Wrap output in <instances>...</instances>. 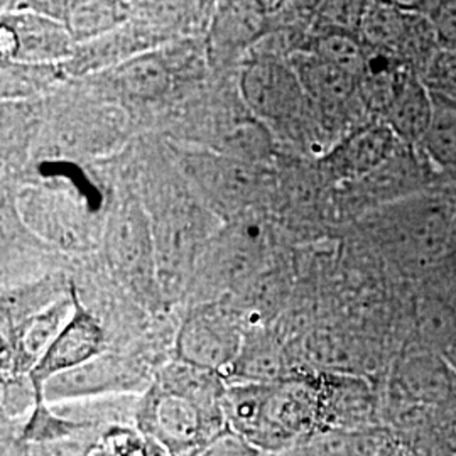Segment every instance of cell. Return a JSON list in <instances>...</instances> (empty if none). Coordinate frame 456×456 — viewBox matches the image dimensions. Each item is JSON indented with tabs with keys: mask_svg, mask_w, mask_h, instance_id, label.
Returning a JSON list of instances; mask_svg holds the SVG:
<instances>
[{
	"mask_svg": "<svg viewBox=\"0 0 456 456\" xmlns=\"http://www.w3.org/2000/svg\"><path fill=\"white\" fill-rule=\"evenodd\" d=\"M379 456H394V455H386V453H384V455H379Z\"/></svg>",
	"mask_w": 456,
	"mask_h": 456,
	"instance_id": "cell-30",
	"label": "cell"
},
{
	"mask_svg": "<svg viewBox=\"0 0 456 456\" xmlns=\"http://www.w3.org/2000/svg\"><path fill=\"white\" fill-rule=\"evenodd\" d=\"M423 80L433 92L456 100V49H441L428 66Z\"/></svg>",
	"mask_w": 456,
	"mask_h": 456,
	"instance_id": "cell-27",
	"label": "cell"
},
{
	"mask_svg": "<svg viewBox=\"0 0 456 456\" xmlns=\"http://www.w3.org/2000/svg\"><path fill=\"white\" fill-rule=\"evenodd\" d=\"M22 215L37 233L46 235V239L60 245H78L82 237V228L75 225L69 215L68 205H61V198L54 191L31 190L19 200Z\"/></svg>",
	"mask_w": 456,
	"mask_h": 456,
	"instance_id": "cell-16",
	"label": "cell"
},
{
	"mask_svg": "<svg viewBox=\"0 0 456 456\" xmlns=\"http://www.w3.org/2000/svg\"><path fill=\"white\" fill-rule=\"evenodd\" d=\"M4 26L14 36L16 60L19 63H53L61 61L73 53V36L65 24L39 12H19L4 19Z\"/></svg>",
	"mask_w": 456,
	"mask_h": 456,
	"instance_id": "cell-10",
	"label": "cell"
},
{
	"mask_svg": "<svg viewBox=\"0 0 456 456\" xmlns=\"http://www.w3.org/2000/svg\"><path fill=\"white\" fill-rule=\"evenodd\" d=\"M195 175L208 193L227 207L250 203L261 186L254 164L242 163L227 154L196 159Z\"/></svg>",
	"mask_w": 456,
	"mask_h": 456,
	"instance_id": "cell-13",
	"label": "cell"
},
{
	"mask_svg": "<svg viewBox=\"0 0 456 456\" xmlns=\"http://www.w3.org/2000/svg\"><path fill=\"white\" fill-rule=\"evenodd\" d=\"M456 228V210L438 195L412 196L394 218V240L414 264L431 262L448 248Z\"/></svg>",
	"mask_w": 456,
	"mask_h": 456,
	"instance_id": "cell-5",
	"label": "cell"
},
{
	"mask_svg": "<svg viewBox=\"0 0 456 456\" xmlns=\"http://www.w3.org/2000/svg\"><path fill=\"white\" fill-rule=\"evenodd\" d=\"M151 386V377L137 360L115 354H100L80 367L48 380L39 404L58 406L105 395L144 394Z\"/></svg>",
	"mask_w": 456,
	"mask_h": 456,
	"instance_id": "cell-3",
	"label": "cell"
},
{
	"mask_svg": "<svg viewBox=\"0 0 456 456\" xmlns=\"http://www.w3.org/2000/svg\"><path fill=\"white\" fill-rule=\"evenodd\" d=\"M397 135L386 122L370 124L348 134L325 159L326 175L335 181H357L382 169L399 146Z\"/></svg>",
	"mask_w": 456,
	"mask_h": 456,
	"instance_id": "cell-7",
	"label": "cell"
},
{
	"mask_svg": "<svg viewBox=\"0 0 456 456\" xmlns=\"http://www.w3.org/2000/svg\"><path fill=\"white\" fill-rule=\"evenodd\" d=\"M435 102L419 73L409 71L386 118L397 139L408 146H421L431 127Z\"/></svg>",
	"mask_w": 456,
	"mask_h": 456,
	"instance_id": "cell-12",
	"label": "cell"
},
{
	"mask_svg": "<svg viewBox=\"0 0 456 456\" xmlns=\"http://www.w3.org/2000/svg\"><path fill=\"white\" fill-rule=\"evenodd\" d=\"M71 294H73L75 308L68 323L54 338V342L51 343L46 354L28 374L36 389L37 404L41 403V394L46 382L53 377L73 370L83 363H86L88 360L95 359L97 355L103 354L102 326L90 311L83 308L80 296L73 286H71Z\"/></svg>",
	"mask_w": 456,
	"mask_h": 456,
	"instance_id": "cell-6",
	"label": "cell"
},
{
	"mask_svg": "<svg viewBox=\"0 0 456 456\" xmlns=\"http://www.w3.org/2000/svg\"><path fill=\"white\" fill-rule=\"evenodd\" d=\"M284 360L274 338L262 333L244 335L240 354L224 380L233 384H274L282 380Z\"/></svg>",
	"mask_w": 456,
	"mask_h": 456,
	"instance_id": "cell-17",
	"label": "cell"
},
{
	"mask_svg": "<svg viewBox=\"0 0 456 456\" xmlns=\"http://www.w3.org/2000/svg\"><path fill=\"white\" fill-rule=\"evenodd\" d=\"M115 78L132 98L154 100L161 97L171 83V75L163 60L156 54H141L117 68Z\"/></svg>",
	"mask_w": 456,
	"mask_h": 456,
	"instance_id": "cell-21",
	"label": "cell"
},
{
	"mask_svg": "<svg viewBox=\"0 0 456 456\" xmlns=\"http://www.w3.org/2000/svg\"><path fill=\"white\" fill-rule=\"evenodd\" d=\"M124 19L114 2H77L63 9V22L73 39L107 33Z\"/></svg>",
	"mask_w": 456,
	"mask_h": 456,
	"instance_id": "cell-23",
	"label": "cell"
},
{
	"mask_svg": "<svg viewBox=\"0 0 456 456\" xmlns=\"http://www.w3.org/2000/svg\"><path fill=\"white\" fill-rule=\"evenodd\" d=\"M222 375L175 362L166 365L135 408V424L169 456H196L227 426Z\"/></svg>",
	"mask_w": 456,
	"mask_h": 456,
	"instance_id": "cell-1",
	"label": "cell"
},
{
	"mask_svg": "<svg viewBox=\"0 0 456 456\" xmlns=\"http://www.w3.org/2000/svg\"><path fill=\"white\" fill-rule=\"evenodd\" d=\"M86 428V423L68 419L65 416L54 414L48 404H36L24 428L22 438L33 443L63 440L71 436L77 429Z\"/></svg>",
	"mask_w": 456,
	"mask_h": 456,
	"instance_id": "cell-25",
	"label": "cell"
},
{
	"mask_svg": "<svg viewBox=\"0 0 456 456\" xmlns=\"http://www.w3.org/2000/svg\"><path fill=\"white\" fill-rule=\"evenodd\" d=\"M431 94L435 102L433 122L419 147L431 163L456 173V100L433 90Z\"/></svg>",
	"mask_w": 456,
	"mask_h": 456,
	"instance_id": "cell-20",
	"label": "cell"
},
{
	"mask_svg": "<svg viewBox=\"0 0 456 456\" xmlns=\"http://www.w3.org/2000/svg\"><path fill=\"white\" fill-rule=\"evenodd\" d=\"M313 53L328 63L340 68L357 82L367 73L370 65V56L365 51V45L359 37L346 31L322 34L314 43Z\"/></svg>",
	"mask_w": 456,
	"mask_h": 456,
	"instance_id": "cell-22",
	"label": "cell"
},
{
	"mask_svg": "<svg viewBox=\"0 0 456 456\" xmlns=\"http://www.w3.org/2000/svg\"><path fill=\"white\" fill-rule=\"evenodd\" d=\"M240 86L247 105L264 118L293 115L305 94L291 66L265 58L245 68Z\"/></svg>",
	"mask_w": 456,
	"mask_h": 456,
	"instance_id": "cell-8",
	"label": "cell"
},
{
	"mask_svg": "<svg viewBox=\"0 0 456 456\" xmlns=\"http://www.w3.org/2000/svg\"><path fill=\"white\" fill-rule=\"evenodd\" d=\"M311 403L303 386L230 384L224 399L228 426L252 446L279 450L293 441L308 419Z\"/></svg>",
	"mask_w": 456,
	"mask_h": 456,
	"instance_id": "cell-2",
	"label": "cell"
},
{
	"mask_svg": "<svg viewBox=\"0 0 456 456\" xmlns=\"http://www.w3.org/2000/svg\"><path fill=\"white\" fill-rule=\"evenodd\" d=\"M265 29L264 9L254 2L220 4L213 16V46L216 49H242L256 43Z\"/></svg>",
	"mask_w": 456,
	"mask_h": 456,
	"instance_id": "cell-18",
	"label": "cell"
},
{
	"mask_svg": "<svg viewBox=\"0 0 456 456\" xmlns=\"http://www.w3.org/2000/svg\"><path fill=\"white\" fill-rule=\"evenodd\" d=\"M105 444L114 456H169L156 441L131 428H115L105 436Z\"/></svg>",
	"mask_w": 456,
	"mask_h": 456,
	"instance_id": "cell-26",
	"label": "cell"
},
{
	"mask_svg": "<svg viewBox=\"0 0 456 456\" xmlns=\"http://www.w3.org/2000/svg\"><path fill=\"white\" fill-rule=\"evenodd\" d=\"M416 11L431 22L441 49H456V2H429Z\"/></svg>",
	"mask_w": 456,
	"mask_h": 456,
	"instance_id": "cell-28",
	"label": "cell"
},
{
	"mask_svg": "<svg viewBox=\"0 0 456 456\" xmlns=\"http://www.w3.org/2000/svg\"><path fill=\"white\" fill-rule=\"evenodd\" d=\"M414 11L401 4H369L360 16L362 43L384 56H403L412 29Z\"/></svg>",
	"mask_w": 456,
	"mask_h": 456,
	"instance_id": "cell-15",
	"label": "cell"
},
{
	"mask_svg": "<svg viewBox=\"0 0 456 456\" xmlns=\"http://www.w3.org/2000/svg\"><path fill=\"white\" fill-rule=\"evenodd\" d=\"M244 343L237 322L218 308H201L181 325L176 338L178 362L208 372L227 374Z\"/></svg>",
	"mask_w": 456,
	"mask_h": 456,
	"instance_id": "cell-4",
	"label": "cell"
},
{
	"mask_svg": "<svg viewBox=\"0 0 456 456\" xmlns=\"http://www.w3.org/2000/svg\"><path fill=\"white\" fill-rule=\"evenodd\" d=\"M291 68L303 92L328 110H337L359 94V82L318 54L301 53L293 56Z\"/></svg>",
	"mask_w": 456,
	"mask_h": 456,
	"instance_id": "cell-14",
	"label": "cell"
},
{
	"mask_svg": "<svg viewBox=\"0 0 456 456\" xmlns=\"http://www.w3.org/2000/svg\"><path fill=\"white\" fill-rule=\"evenodd\" d=\"M257 122L237 124L225 135L227 156L242 163L256 164L271 151V137Z\"/></svg>",
	"mask_w": 456,
	"mask_h": 456,
	"instance_id": "cell-24",
	"label": "cell"
},
{
	"mask_svg": "<svg viewBox=\"0 0 456 456\" xmlns=\"http://www.w3.org/2000/svg\"><path fill=\"white\" fill-rule=\"evenodd\" d=\"M37 404V395L29 375H17L9 379L2 389V409L7 416H20L26 411H31Z\"/></svg>",
	"mask_w": 456,
	"mask_h": 456,
	"instance_id": "cell-29",
	"label": "cell"
},
{
	"mask_svg": "<svg viewBox=\"0 0 456 456\" xmlns=\"http://www.w3.org/2000/svg\"><path fill=\"white\" fill-rule=\"evenodd\" d=\"M75 308L73 294L69 288L68 296L58 297L22 323H19L14 348H12V365L17 375H28L34 365L46 354L51 343L65 328Z\"/></svg>",
	"mask_w": 456,
	"mask_h": 456,
	"instance_id": "cell-11",
	"label": "cell"
},
{
	"mask_svg": "<svg viewBox=\"0 0 456 456\" xmlns=\"http://www.w3.org/2000/svg\"><path fill=\"white\" fill-rule=\"evenodd\" d=\"M154 230L158 269L167 274L180 273L188 265L198 247V228L184 216H169Z\"/></svg>",
	"mask_w": 456,
	"mask_h": 456,
	"instance_id": "cell-19",
	"label": "cell"
},
{
	"mask_svg": "<svg viewBox=\"0 0 456 456\" xmlns=\"http://www.w3.org/2000/svg\"><path fill=\"white\" fill-rule=\"evenodd\" d=\"M110 262L126 276L144 279L156 274V242L154 230L144 212L131 205L110 222L107 237Z\"/></svg>",
	"mask_w": 456,
	"mask_h": 456,
	"instance_id": "cell-9",
	"label": "cell"
}]
</instances>
